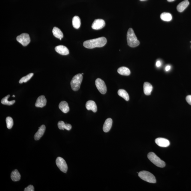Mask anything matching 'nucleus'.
I'll list each match as a JSON object with an SVG mask.
<instances>
[{
  "label": "nucleus",
  "mask_w": 191,
  "mask_h": 191,
  "mask_svg": "<svg viewBox=\"0 0 191 191\" xmlns=\"http://www.w3.org/2000/svg\"><path fill=\"white\" fill-rule=\"evenodd\" d=\"M11 180L14 182L18 181L21 178V174L17 170H15L12 172L11 174Z\"/></svg>",
  "instance_id": "nucleus-21"
},
{
  "label": "nucleus",
  "mask_w": 191,
  "mask_h": 191,
  "mask_svg": "<svg viewBox=\"0 0 191 191\" xmlns=\"http://www.w3.org/2000/svg\"><path fill=\"white\" fill-rule=\"evenodd\" d=\"M17 41L23 46H26L30 42L29 35L27 33H23L17 37Z\"/></svg>",
  "instance_id": "nucleus-6"
},
{
  "label": "nucleus",
  "mask_w": 191,
  "mask_h": 191,
  "mask_svg": "<svg viewBox=\"0 0 191 191\" xmlns=\"http://www.w3.org/2000/svg\"><path fill=\"white\" fill-rule=\"evenodd\" d=\"M143 89L144 94L146 95H150L152 91L153 86L150 83L145 82L143 85Z\"/></svg>",
  "instance_id": "nucleus-18"
},
{
  "label": "nucleus",
  "mask_w": 191,
  "mask_h": 191,
  "mask_svg": "<svg viewBox=\"0 0 191 191\" xmlns=\"http://www.w3.org/2000/svg\"><path fill=\"white\" fill-rule=\"evenodd\" d=\"M83 75L81 74H78L73 77L71 81V89L73 91H77L80 88V85L83 80Z\"/></svg>",
  "instance_id": "nucleus-4"
},
{
  "label": "nucleus",
  "mask_w": 191,
  "mask_h": 191,
  "mask_svg": "<svg viewBox=\"0 0 191 191\" xmlns=\"http://www.w3.org/2000/svg\"><path fill=\"white\" fill-rule=\"evenodd\" d=\"M186 100L189 104L191 105V95H188L186 98Z\"/></svg>",
  "instance_id": "nucleus-30"
},
{
  "label": "nucleus",
  "mask_w": 191,
  "mask_h": 191,
  "mask_svg": "<svg viewBox=\"0 0 191 191\" xmlns=\"http://www.w3.org/2000/svg\"><path fill=\"white\" fill-rule=\"evenodd\" d=\"M53 35L55 37L61 40L62 38L63 37V34L61 31V30L57 27H54L53 30Z\"/></svg>",
  "instance_id": "nucleus-19"
},
{
  "label": "nucleus",
  "mask_w": 191,
  "mask_h": 191,
  "mask_svg": "<svg viewBox=\"0 0 191 191\" xmlns=\"http://www.w3.org/2000/svg\"><path fill=\"white\" fill-rule=\"evenodd\" d=\"M55 51L62 55H66L69 53V51L66 47L63 45H59L55 47Z\"/></svg>",
  "instance_id": "nucleus-12"
},
{
  "label": "nucleus",
  "mask_w": 191,
  "mask_h": 191,
  "mask_svg": "<svg viewBox=\"0 0 191 191\" xmlns=\"http://www.w3.org/2000/svg\"><path fill=\"white\" fill-rule=\"evenodd\" d=\"M118 93L119 96L123 97L126 101L129 100L128 93L124 89H120L118 91Z\"/></svg>",
  "instance_id": "nucleus-25"
},
{
  "label": "nucleus",
  "mask_w": 191,
  "mask_h": 191,
  "mask_svg": "<svg viewBox=\"0 0 191 191\" xmlns=\"http://www.w3.org/2000/svg\"><path fill=\"white\" fill-rule=\"evenodd\" d=\"M113 121L110 118H108L105 121L103 126V131L105 132H108L110 130L112 126Z\"/></svg>",
  "instance_id": "nucleus-15"
},
{
  "label": "nucleus",
  "mask_w": 191,
  "mask_h": 191,
  "mask_svg": "<svg viewBox=\"0 0 191 191\" xmlns=\"http://www.w3.org/2000/svg\"><path fill=\"white\" fill-rule=\"evenodd\" d=\"M161 65V63L160 61H157L156 63V66L157 67H160Z\"/></svg>",
  "instance_id": "nucleus-31"
},
{
  "label": "nucleus",
  "mask_w": 191,
  "mask_h": 191,
  "mask_svg": "<svg viewBox=\"0 0 191 191\" xmlns=\"http://www.w3.org/2000/svg\"><path fill=\"white\" fill-rule=\"evenodd\" d=\"M72 24L74 27L75 29H78L81 26V20L78 16H75L72 20Z\"/></svg>",
  "instance_id": "nucleus-23"
},
{
  "label": "nucleus",
  "mask_w": 191,
  "mask_h": 191,
  "mask_svg": "<svg viewBox=\"0 0 191 191\" xmlns=\"http://www.w3.org/2000/svg\"><path fill=\"white\" fill-rule=\"evenodd\" d=\"M171 66L170 65H168L165 68V70L166 71H168L170 70Z\"/></svg>",
  "instance_id": "nucleus-32"
},
{
  "label": "nucleus",
  "mask_w": 191,
  "mask_h": 191,
  "mask_svg": "<svg viewBox=\"0 0 191 191\" xmlns=\"http://www.w3.org/2000/svg\"><path fill=\"white\" fill-rule=\"evenodd\" d=\"M127 40L128 45L131 47H136L140 44V41L137 39L134 32L132 28L129 29L127 31Z\"/></svg>",
  "instance_id": "nucleus-2"
},
{
  "label": "nucleus",
  "mask_w": 191,
  "mask_h": 191,
  "mask_svg": "<svg viewBox=\"0 0 191 191\" xmlns=\"http://www.w3.org/2000/svg\"><path fill=\"white\" fill-rule=\"evenodd\" d=\"M105 25L104 20L101 19L95 20L92 25V29L95 30H99L103 28Z\"/></svg>",
  "instance_id": "nucleus-9"
},
{
  "label": "nucleus",
  "mask_w": 191,
  "mask_h": 191,
  "mask_svg": "<svg viewBox=\"0 0 191 191\" xmlns=\"http://www.w3.org/2000/svg\"><path fill=\"white\" fill-rule=\"evenodd\" d=\"M82 74V75H83V73H82V74Z\"/></svg>",
  "instance_id": "nucleus-36"
},
{
  "label": "nucleus",
  "mask_w": 191,
  "mask_h": 191,
  "mask_svg": "<svg viewBox=\"0 0 191 191\" xmlns=\"http://www.w3.org/2000/svg\"><path fill=\"white\" fill-rule=\"evenodd\" d=\"M10 96V95H8L4 97L1 100V103L4 105H13L15 102V100L11 101H8V99Z\"/></svg>",
  "instance_id": "nucleus-26"
},
{
  "label": "nucleus",
  "mask_w": 191,
  "mask_h": 191,
  "mask_svg": "<svg viewBox=\"0 0 191 191\" xmlns=\"http://www.w3.org/2000/svg\"><path fill=\"white\" fill-rule=\"evenodd\" d=\"M58 126L60 130H64V129H66L67 130H70L71 129V125L70 124H65L63 121H59L58 123Z\"/></svg>",
  "instance_id": "nucleus-20"
},
{
  "label": "nucleus",
  "mask_w": 191,
  "mask_h": 191,
  "mask_svg": "<svg viewBox=\"0 0 191 191\" xmlns=\"http://www.w3.org/2000/svg\"><path fill=\"white\" fill-rule=\"evenodd\" d=\"M168 2H172L174 1V0H167Z\"/></svg>",
  "instance_id": "nucleus-33"
},
{
  "label": "nucleus",
  "mask_w": 191,
  "mask_h": 191,
  "mask_svg": "<svg viewBox=\"0 0 191 191\" xmlns=\"http://www.w3.org/2000/svg\"><path fill=\"white\" fill-rule=\"evenodd\" d=\"M59 108L65 113H67L69 111L68 103L65 101H61L59 105Z\"/></svg>",
  "instance_id": "nucleus-17"
},
{
  "label": "nucleus",
  "mask_w": 191,
  "mask_h": 191,
  "mask_svg": "<svg viewBox=\"0 0 191 191\" xmlns=\"http://www.w3.org/2000/svg\"><path fill=\"white\" fill-rule=\"evenodd\" d=\"M155 142L158 146L162 147H168L170 145V142L167 139L162 138H157Z\"/></svg>",
  "instance_id": "nucleus-10"
},
{
  "label": "nucleus",
  "mask_w": 191,
  "mask_h": 191,
  "mask_svg": "<svg viewBox=\"0 0 191 191\" xmlns=\"http://www.w3.org/2000/svg\"><path fill=\"white\" fill-rule=\"evenodd\" d=\"M107 42L106 38L104 37H101L85 41L83 43V46L86 48L91 49L104 47Z\"/></svg>",
  "instance_id": "nucleus-1"
},
{
  "label": "nucleus",
  "mask_w": 191,
  "mask_h": 191,
  "mask_svg": "<svg viewBox=\"0 0 191 191\" xmlns=\"http://www.w3.org/2000/svg\"><path fill=\"white\" fill-rule=\"evenodd\" d=\"M118 72L120 75H126V76L130 75L131 73L130 69L127 67H125L119 68L118 69Z\"/></svg>",
  "instance_id": "nucleus-22"
},
{
  "label": "nucleus",
  "mask_w": 191,
  "mask_h": 191,
  "mask_svg": "<svg viewBox=\"0 0 191 191\" xmlns=\"http://www.w3.org/2000/svg\"><path fill=\"white\" fill-rule=\"evenodd\" d=\"M86 107L87 110L92 111L93 112L96 113L97 111V106L94 101L89 100L86 103Z\"/></svg>",
  "instance_id": "nucleus-14"
},
{
  "label": "nucleus",
  "mask_w": 191,
  "mask_h": 191,
  "mask_svg": "<svg viewBox=\"0 0 191 191\" xmlns=\"http://www.w3.org/2000/svg\"><path fill=\"white\" fill-rule=\"evenodd\" d=\"M33 73H30L27 75L26 76L22 77L19 81V83H23L27 82V81H29L31 78V77L33 76Z\"/></svg>",
  "instance_id": "nucleus-27"
},
{
  "label": "nucleus",
  "mask_w": 191,
  "mask_h": 191,
  "mask_svg": "<svg viewBox=\"0 0 191 191\" xmlns=\"http://www.w3.org/2000/svg\"><path fill=\"white\" fill-rule=\"evenodd\" d=\"M47 103V99L44 96L41 95L37 99L36 102L35 103V106L37 107L42 108L45 106Z\"/></svg>",
  "instance_id": "nucleus-11"
},
{
  "label": "nucleus",
  "mask_w": 191,
  "mask_h": 191,
  "mask_svg": "<svg viewBox=\"0 0 191 191\" xmlns=\"http://www.w3.org/2000/svg\"><path fill=\"white\" fill-rule=\"evenodd\" d=\"M45 129L46 127L45 125H42L39 127L38 131L35 135L34 138L35 140H38L42 137L44 134Z\"/></svg>",
  "instance_id": "nucleus-13"
},
{
  "label": "nucleus",
  "mask_w": 191,
  "mask_h": 191,
  "mask_svg": "<svg viewBox=\"0 0 191 191\" xmlns=\"http://www.w3.org/2000/svg\"><path fill=\"white\" fill-rule=\"evenodd\" d=\"M6 122L7 123V128L8 129H11L13 126L14 122L12 118L11 117H7L6 119Z\"/></svg>",
  "instance_id": "nucleus-28"
},
{
  "label": "nucleus",
  "mask_w": 191,
  "mask_h": 191,
  "mask_svg": "<svg viewBox=\"0 0 191 191\" xmlns=\"http://www.w3.org/2000/svg\"><path fill=\"white\" fill-rule=\"evenodd\" d=\"M148 158L153 164L159 168H163L166 165L164 161L161 160L154 153H149L148 154Z\"/></svg>",
  "instance_id": "nucleus-3"
},
{
  "label": "nucleus",
  "mask_w": 191,
  "mask_h": 191,
  "mask_svg": "<svg viewBox=\"0 0 191 191\" xmlns=\"http://www.w3.org/2000/svg\"><path fill=\"white\" fill-rule=\"evenodd\" d=\"M13 97H15V95H13Z\"/></svg>",
  "instance_id": "nucleus-35"
},
{
  "label": "nucleus",
  "mask_w": 191,
  "mask_h": 191,
  "mask_svg": "<svg viewBox=\"0 0 191 191\" xmlns=\"http://www.w3.org/2000/svg\"><path fill=\"white\" fill-rule=\"evenodd\" d=\"M138 176L142 180L145 181L155 183H156V177L150 172L143 171L138 173Z\"/></svg>",
  "instance_id": "nucleus-5"
},
{
  "label": "nucleus",
  "mask_w": 191,
  "mask_h": 191,
  "mask_svg": "<svg viewBox=\"0 0 191 191\" xmlns=\"http://www.w3.org/2000/svg\"><path fill=\"white\" fill-rule=\"evenodd\" d=\"M140 1H146V0H140Z\"/></svg>",
  "instance_id": "nucleus-34"
},
{
  "label": "nucleus",
  "mask_w": 191,
  "mask_h": 191,
  "mask_svg": "<svg viewBox=\"0 0 191 191\" xmlns=\"http://www.w3.org/2000/svg\"><path fill=\"white\" fill-rule=\"evenodd\" d=\"M161 19L165 21H170L172 20V16L168 13H163L160 15Z\"/></svg>",
  "instance_id": "nucleus-24"
},
{
  "label": "nucleus",
  "mask_w": 191,
  "mask_h": 191,
  "mask_svg": "<svg viewBox=\"0 0 191 191\" xmlns=\"http://www.w3.org/2000/svg\"><path fill=\"white\" fill-rule=\"evenodd\" d=\"M25 191H34L35 188L32 185H30L26 188L24 189Z\"/></svg>",
  "instance_id": "nucleus-29"
},
{
  "label": "nucleus",
  "mask_w": 191,
  "mask_h": 191,
  "mask_svg": "<svg viewBox=\"0 0 191 191\" xmlns=\"http://www.w3.org/2000/svg\"><path fill=\"white\" fill-rule=\"evenodd\" d=\"M95 85L97 89L101 93L105 94L107 92V87L102 80L97 78L95 81Z\"/></svg>",
  "instance_id": "nucleus-8"
},
{
  "label": "nucleus",
  "mask_w": 191,
  "mask_h": 191,
  "mask_svg": "<svg viewBox=\"0 0 191 191\" xmlns=\"http://www.w3.org/2000/svg\"><path fill=\"white\" fill-rule=\"evenodd\" d=\"M56 164L62 172L66 173L68 170V166L66 162L62 158L58 157L56 161Z\"/></svg>",
  "instance_id": "nucleus-7"
},
{
  "label": "nucleus",
  "mask_w": 191,
  "mask_h": 191,
  "mask_svg": "<svg viewBox=\"0 0 191 191\" xmlns=\"http://www.w3.org/2000/svg\"><path fill=\"white\" fill-rule=\"evenodd\" d=\"M189 4V2L188 0H185L179 4L177 5V10L179 12H182L188 7Z\"/></svg>",
  "instance_id": "nucleus-16"
}]
</instances>
